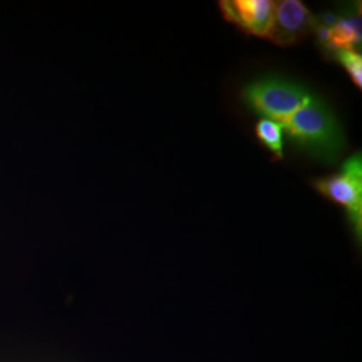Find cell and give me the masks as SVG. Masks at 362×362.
I'll use <instances>...</instances> for the list:
<instances>
[{"instance_id":"cell-3","label":"cell","mask_w":362,"mask_h":362,"mask_svg":"<svg viewBox=\"0 0 362 362\" xmlns=\"http://www.w3.org/2000/svg\"><path fill=\"white\" fill-rule=\"evenodd\" d=\"M314 188L326 199L345 209L350 227L356 238L361 239L362 231V157L350 156L341 169L313 181Z\"/></svg>"},{"instance_id":"cell-8","label":"cell","mask_w":362,"mask_h":362,"mask_svg":"<svg viewBox=\"0 0 362 362\" xmlns=\"http://www.w3.org/2000/svg\"><path fill=\"white\" fill-rule=\"evenodd\" d=\"M337 62L342 66L349 74L353 83L362 88V57L357 50H339L332 54Z\"/></svg>"},{"instance_id":"cell-4","label":"cell","mask_w":362,"mask_h":362,"mask_svg":"<svg viewBox=\"0 0 362 362\" xmlns=\"http://www.w3.org/2000/svg\"><path fill=\"white\" fill-rule=\"evenodd\" d=\"M314 27L315 16L302 1H276L267 39L281 47H290L310 35Z\"/></svg>"},{"instance_id":"cell-5","label":"cell","mask_w":362,"mask_h":362,"mask_svg":"<svg viewBox=\"0 0 362 362\" xmlns=\"http://www.w3.org/2000/svg\"><path fill=\"white\" fill-rule=\"evenodd\" d=\"M224 19L248 35L267 38L272 27L275 1L272 0H221Z\"/></svg>"},{"instance_id":"cell-2","label":"cell","mask_w":362,"mask_h":362,"mask_svg":"<svg viewBox=\"0 0 362 362\" xmlns=\"http://www.w3.org/2000/svg\"><path fill=\"white\" fill-rule=\"evenodd\" d=\"M311 94L302 85L285 78H260L242 90L245 104L262 118L284 124Z\"/></svg>"},{"instance_id":"cell-6","label":"cell","mask_w":362,"mask_h":362,"mask_svg":"<svg viewBox=\"0 0 362 362\" xmlns=\"http://www.w3.org/2000/svg\"><path fill=\"white\" fill-rule=\"evenodd\" d=\"M313 33H315L321 47L326 52L357 50L361 42V16L360 13H344L338 16L336 23L330 27L322 26L315 21Z\"/></svg>"},{"instance_id":"cell-1","label":"cell","mask_w":362,"mask_h":362,"mask_svg":"<svg viewBox=\"0 0 362 362\" xmlns=\"http://www.w3.org/2000/svg\"><path fill=\"white\" fill-rule=\"evenodd\" d=\"M282 128L296 146L326 164L338 161L345 148V137L336 117L313 94Z\"/></svg>"},{"instance_id":"cell-7","label":"cell","mask_w":362,"mask_h":362,"mask_svg":"<svg viewBox=\"0 0 362 362\" xmlns=\"http://www.w3.org/2000/svg\"><path fill=\"white\" fill-rule=\"evenodd\" d=\"M255 134L259 143L266 146L275 158H284V128L281 124L262 118L255 127Z\"/></svg>"}]
</instances>
